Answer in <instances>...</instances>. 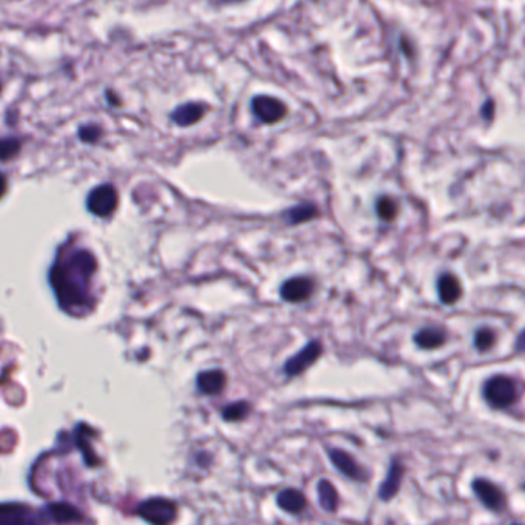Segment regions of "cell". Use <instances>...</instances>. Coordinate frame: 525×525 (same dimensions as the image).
<instances>
[{"label":"cell","mask_w":525,"mask_h":525,"mask_svg":"<svg viewBox=\"0 0 525 525\" xmlns=\"http://www.w3.org/2000/svg\"><path fill=\"white\" fill-rule=\"evenodd\" d=\"M97 271L96 256L86 248H61L50 268V285L57 304L66 315L82 317L96 305L93 277Z\"/></svg>","instance_id":"6da1fadb"},{"label":"cell","mask_w":525,"mask_h":525,"mask_svg":"<svg viewBox=\"0 0 525 525\" xmlns=\"http://www.w3.org/2000/svg\"><path fill=\"white\" fill-rule=\"evenodd\" d=\"M484 397L493 408H509L518 401V385L510 376L494 374L484 384Z\"/></svg>","instance_id":"7a4b0ae2"},{"label":"cell","mask_w":525,"mask_h":525,"mask_svg":"<svg viewBox=\"0 0 525 525\" xmlns=\"http://www.w3.org/2000/svg\"><path fill=\"white\" fill-rule=\"evenodd\" d=\"M136 514L151 525H170L176 521L178 505L167 498H150L138 505Z\"/></svg>","instance_id":"3957f363"},{"label":"cell","mask_w":525,"mask_h":525,"mask_svg":"<svg viewBox=\"0 0 525 525\" xmlns=\"http://www.w3.org/2000/svg\"><path fill=\"white\" fill-rule=\"evenodd\" d=\"M119 205V193L113 183L94 187L86 198V208L97 218H108Z\"/></svg>","instance_id":"277c9868"},{"label":"cell","mask_w":525,"mask_h":525,"mask_svg":"<svg viewBox=\"0 0 525 525\" xmlns=\"http://www.w3.org/2000/svg\"><path fill=\"white\" fill-rule=\"evenodd\" d=\"M44 510L37 511L30 505L5 502L0 507V525H46Z\"/></svg>","instance_id":"5b68a950"},{"label":"cell","mask_w":525,"mask_h":525,"mask_svg":"<svg viewBox=\"0 0 525 525\" xmlns=\"http://www.w3.org/2000/svg\"><path fill=\"white\" fill-rule=\"evenodd\" d=\"M251 111L264 123H276L285 118L287 106L277 97L259 94L251 99Z\"/></svg>","instance_id":"8992f818"},{"label":"cell","mask_w":525,"mask_h":525,"mask_svg":"<svg viewBox=\"0 0 525 525\" xmlns=\"http://www.w3.org/2000/svg\"><path fill=\"white\" fill-rule=\"evenodd\" d=\"M322 355V344L319 340H311L299 353L291 356L284 365V372L287 376L293 377L304 373L307 368L313 365Z\"/></svg>","instance_id":"52a82bcc"},{"label":"cell","mask_w":525,"mask_h":525,"mask_svg":"<svg viewBox=\"0 0 525 525\" xmlns=\"http://www.w3.org/2000/svg\"><path fill=\"white\" fill-rule=\"evenodd\" d=\"M473 491L474 494L478 496L479 501L491 511L499 513L505 509L507 505V499H505L504 491L498 487V485L493 484L491 481L487 479H474L473 484Z\"/></svg>","instance_id":"ba28073f"},{"label":"cell","mask_w":525,"mask_h":525,"mask_svg":"<svg viewBox=\"0 0 525 525\" xmlns=\"http://www.w3.org/2000/svg\"><path fill=\"white\" fill-rule=\"evenodd\" d=\"M315 291L313 279L305 276H296L285 280L280 287V297L291 304H299L310 299Z\"/></svg>","instance_id":"9c48e42d"},{"label":"cell","mask_w":525,"mask_h":525,"mask_svg":"<svg viewBox=\"0 0 525 525\" xmlns=\"http://www.w3.org/2000/svg\"><path fill=\"white\" fill-rule=\"evenodd\" d=\"M328 456L336 469L344 476H347L348 479H353L357 482H364L368 479V474L364 470V467L359 465L357 461L350 453L340 449H330Z\"/></svg>","instance_id":"30bf717a"},{"label":"cell","mask_w":525,"mask_h":525,"mask_svg":"<svg viewBox=\"0 0 525 525\" xmlns=\"http://www.w3.org/2000/svg\"><path fill=\"white\" fill-rule=\"evenodd\" d=\"M44 513L48 521L56 524H79L83 521L82 513L77 510L74 505L68 502H56L46 505Z\"/></svg>","instance_id":"8fae6325"},{"label":"cell","mask_w":525,"mask_h":525,"mask_svg":"<svg viewBox=\"0 0 525 525\" xmlns=\"http://www.w3.org/2000/svg\"><path fill=\"white\" fill-rule=\"evenodd\" d=\"M402 479H404V465L401 461L393 459L390 464V469H388L387 478L381 484V489H379V498L382 501H390L392 498H394L401 489Z\"/></svg>","instance_id":"7c38bea8"},{"label":"cell","mask_w":525,"mask_h":525,"mask_svg":"<svg viewBox=\"0 0 525 525\" xmlns=\"http://www.w3.org/2000/svg\"><path fill=\"white\" fill-rule=\"evenodd\" d=\"M196 385L199 388V392L203 394L208 396L219 394L223 392V388L227 385V374L219 370V368L200 372L196 379Z\"/></svg>","instance_id":"4fadbf2b"},{"label":"cell","mask_w":525,"mask_h":525,"mask_svg":"<svg viewBox=\"0 0 525 525\" xmlns=\"http://www.w3.org/2000/svg\"><path fill=\"white\" fill-rule=\"evenodd\" d=\"M203 114H205V106L196 103V102H188L179 105L176 110L171 114V121L178 126H191L198 123Z\"/></svg>","instance_id":"5bb4252c"},{"label":"cell","mask_w":525,"mask_h":525,"mask_svg":"<svg viewBox=\"0 0 525 525\" xmlns=\"http://www.w3.org/2000/svg\"><path fill=\"white\" fill-rule=\"evenodd\" d=\"M437 293H439V299L442 304L452 305L454 302H458L462 296V287L459 279L449 273L442 275L437 279Z\"/></svg>","instance_id":"9a60e30c"},{"label":"cell","mask_w":525,"mask_h":525,"mask_svg":"<svg viewBox=\"0 0 525 525\" xmlns=\"http://www.w3.org/2000/svg\"><path fill=\"white\" fill-rule=\"evenodd\" d=\"M414 342L424 350L439 348L447 342V333L441 327H425L416 333Z\"/></svg>","instance_id":"2e32d148"},{"label":"cell","mask_w":525,"mask_h":525,"mask_svg":"<svg viewBox=\"0 0 525 525\" xmlns=\"http://www.w3.org/2000/svg\"><path fill=\"white\" fill-rule=\"evenodd\" d=\"M277 505L279 507L291 514H299L307 509L305 496L296 489H285L277 494Z\"/></svg>","instance_id":"e0dca14e"},{"label":"cell","mask_w":525,"mask_h":525,"mask_svg":"<svg viewBox=\"0 0 525 525\" xmlns=\"http://www.w3.org/2000/svg\"><path fill=\"white\" fill-rule=\"evenodd\" d=\"M317 494H319V504L325 511L328 513H335L339 507V494L335 489V485L322 479L317 484Z\"/></svg>","instance_id":"ac0fdd59"},{"label":"cell","mask_w":525,"mask_h":525,"mask_svg":"<svg viewBox=\"0 0 525 525\" xmlns=\"http://www.w3.org/2000/svg\"><path fill=\"white\" fill-rule=\"evenodd\" d=\"M317 216V208L313 203H300V205L291 207L285 213V219L288 223H304L307 220L315 219Z\"/></svg>","instance_id":"d6986e66"},{"label":"cell","mask_w":525,"mask_h":525,"mask_svg":"<svg viewBox=\"0 0 525 525\" xmlns=\"http://www.w3.org/2000/svg\"><path fill=\"white\" fill-rule=\"evenodd\" d=\"M250 410H251V405L247 401L233 402L223 408L222 417L227 422H238V421L245 419V417L250 414Z\"/></svg>","instance_id":"ffe728a7"},{"label":"cell","mask_w":525,"mask_h":525,"mask_svg":"<svg viewBox=\"0 0 525 525\" xmlns=\"http://www.w3.org/2000/svg\"><path fill=\"white\" fill-rule=\"evenodd\" d=\"M494 342H496V333L491 328H479L474 335V347L482 353L489 352V350L494 345Z\"/></svg>","instance_id":"44dd1931"},{"label":"cell","mask_w":525,"mask_h":525,"mask_svg":"<svg viewBox=\"0 0 525 525\" xmlns=\"http://www.w3.org/2000/svg\"><path fill=\"white\" fill-rule=\"evenodd\" d=\"M376 211L382 220H393L397 215V205L390 198H381L376 203Z\"/></svg>","instance_id":"7402d4cb"},{"label":"cell","mask_w":525,"mask_h":525,"mask_svg":"<svg viewBox=\"0 0 525 525\" xmlns=\"http://www.w3.org/2000/svg\"><path fill=\"white\" fill-rule=\"evenodd\" d=\"M22 143L16 138H5L2 141V160L8 162V159L14 158V156L21 151Z\"/></svg>","instance_id":"603a6c76"},{"label":"cell","mask_w":525,"mask_h":525,"mask_svg":"<svg viewBox=\"0 0 525 525\" xmlns=\"http://www.w3.org/2000/svg\"><path fill=\"white\" fill-rule=\"evenodd\" d=\"M102 130L97 125H82L79 128V139L86 143H94L101 139Z\"/></svg>","instance_id":"cb8c5ba5"},{"label":"cell","mask_w":525,"mask_h":525,"mask_svg":"<svg viewBox=\"0 0 525 525\" xmlns=\"http://www.w3.org/2000/svg\"><path fill=\"white\" fill-rule=\"evenodd\" d=\"M514 348H516V352H519V353H525V330L518 336L516 345H514Z\"/></svg>","instance_id":"d4e9b609"},{"label":"cell","mask_w":525,"mask_h":525,"mask_svg":"<svg viewBox=\"0 0 525 525\" xmlns=\"http://www.w3.org/2000/svg\"><path fill=\"white\" fill-rule=\"evenodd\" d=\"M511 525H522V524H511Z\"/></svg>","instance_id":"484cf974"},{"label":"cell","mask_w":525,"mask_h":525,"mask_svg":"<svg viewBox=\"0 0 525 525\" xmlns=\"http://www.w3.org/2000/svg\"><path fill=\"white\" fill-rule=\"evenodd\" d=\"M524 489H525V485H524Z\"/></svg>","instance_id":"4316f807"}]
</instances>
